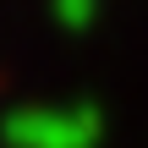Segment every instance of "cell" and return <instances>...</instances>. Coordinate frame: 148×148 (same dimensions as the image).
Here are the masks:
<instances>
[{"label":"cell","mask_w":148,"mask_h":148,"mask_svg":"<svg viewBox=\"0 0 148 148\" xmlns=\"http://www.w3.org/2000/svg\"><path fill=\"white\" fill-rule=\"evenodd\" d=\"M99 121L88 110H22L5 121L11 148H88Z\"/></svg>","instance_id":"obj_1"},{"label":"cell","mask_w":148,"mask_h":148,"mask_svg":"<svg viewBox=\"0 0 148 148\" xmlns=\"http://www.w3.org/2000/svg\"><path fill=\"white\" fill-rule=\"evenodd\" d=\"M88 11H93V0H55V16H66V22H88Z\"/></svg>","instance_id":"obj_2"}]
</instances>
